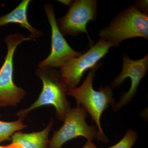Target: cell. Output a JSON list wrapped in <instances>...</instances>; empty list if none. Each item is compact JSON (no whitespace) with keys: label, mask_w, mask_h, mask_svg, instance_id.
I'll return each mask as SVG.
<instances>
[{"label":"cell","mask_w":148,"mask_h":148,"mask_svg":"<svg viewBox=\"0 0 148 148\" xmlns=\"http://www.w3.org/2000/svg\"><path fill=\"white\" fill-rule=\"evenodd\" d=\"M101 64L99 63L90 70L81 85L68 90L67 94L75 99L77 105L83 106L95 123L98 130L96 140L107 143L109 140L102 129L101 117L109 105L111 104L113 106L116 102L113 97V88L109 85L102 86L98 90L93 89V81L95 73Z\"/></svg>","instance_id":"6da1fadb"},{"label":"cell","mask_w":148,"mask_h":148,"mask_svg":"<svg viewBox=\"0 0 148 148\" xmlns=\"http://www.w3.org/2000/svg\"><path fill=\"white\" fill-rule=\"evenodd\" d=\"M36 73L42 81V90L32 106L17 113L18 119L24 121L33 110L42 106L51 105L55 108L57 118L64 121L66 114L72 108L66 97L67 89L62 81L60 73L52 68L43 67L39 68Z\"/></svg>","instance_id":"7a4b0ae2"},{"label":"cell","mask_w":148,"mask_h":148,"mask_svg":"<svg viewBox=\"0 0 148 148\" xmlns=\"http://www.w3.org/2000/svg\"><path fill=\"white\" fill-rule=\"evenodd\" d=\"M100 39L117 47L122 42L135 38L148 39V14L139 10L135 5L122 11L108 27L100 30Z\"/></svg>","instance_id":"3957f363"},{"label":"cell","mask_w":148,"mask_h":148,"mask_svg":"<svg viewBox=\"0 0 148 148\" xmlns=\"http://www.w3.org/2000/svg\"><path fill=\"white\" fill-rule=\"evenodd\" d=\"M20 34H11L5 38L8 51L0 69V108L16 106L24 98L26 91L13 81V57L16 47L21 42L30 40Z\"/></svg>","instance_id":"277c9868"},{"label":"cell","mask_w":148,"mask_h":148,"mask_svg":"<svg viewBox=\"0 0 148 148\" xmlns=\"http://www.w3.org/2000/svg\"><path fill=\"white\" fill-rule=\"evenodd\" d=\"M111 47H113L110 43L100 39L85 53L72 58L60 67L59 73L67 90L77 87L84 73L97 66Z\"/></svg>","instance_id":"5b68a950"},{"label":"cell","mask_w":148,"mask_h":148,"mask_svg":"<svg viewBox=\"0 0 148 148\" xmlns=\"http://www.w3.org/2000/svg\"><path fill=\"white\" fill-rule=\"evenodd\" d=\"M87 115V112L82 106L77 105L71 108L66 114L64 124L54 131L48 148H62L67 142L78 137H84L89 141L96 138L97 127L87 124L86 121Z\"/></svg>","instance_id":"8992f818"},{"label":"cell","mask_w":148,"mask_h":148,"mask_svg":"<svg viewBox=\"0 0 148 148\" xmlns=\"http://www.w3.org/2000/svg\"><path fill=\"white\" fill-rule=\"evenodd\" d=\"M97 16V1L76 0L72 2L66 15L57 21L63 35L77 36L85 33L91 45L93 41L89 37L86 28L88 23L94 21Z\"/></svg>","instance_id":"52a82bcc"},{"label":"cell","mask_w":148,"mask_h":148,"mask_svg":"<svg viewBox=\"0 0 148 148\" xmlns=\"http://www.w3.org/2000/svg\"><path fill=\"white\" fill-rule=\"evenodd\" d=\"M122 58L121 72L113 81L111 87L114 89L119 87L127 77L131 80V86L128 91L123 92L118 102L113 106L114 111H117L123 106L127 105L135 97L138 86L147 75L148 70V54L138 60H132L126 54L122 55Z\"/></svg>","instance_id":"ba28073f"},{"label":"cell","mask_w":148,"mask_h":148,"mask_svg":"<svg viewBox=\"0 0 148 148\" xmlns=\"http://www.w3.org/2000/svg\"><path fill=\"white\" fill-rule=\"evenodd\" d=\"M44 9L51 30V49L49 55L38 64L39 68H59L82 53L74 50L66 41L58 28L53 6L46 5Z\"/></svg>","instance_id":"9c48e42d"},{"label":"cell","mask_w":148,"mask_h":148,"mask_svg":"<svg viewBox=\"0 0 148 148\" xmlns=\"http://www.w3.org/2000/svg\"><path fill=\"white\" fill-rule=\"evenodd\" d=\"M31 1L30 0H23L11 12L0 16V27L10 23H15L29 31L30 35L28 37L31 40L41 36V32L32 27L28 20L27 11Z\"/></svg>","instance_id":"30bf717a"},{"label":"cell","mask_w":148,"mask_h":148,"mask_svg":"<svg viewBox=\"0 0 148 148\" xmlns=\"http://www.w3.org/2000/svg\"><path fill=\"white\" fill-rule=\"evenodd\" d=\"M53 124V121L51 119L42 131L30 133L15 132L11 138L12 143L19 144L22 148H48L49 135Z\"/></svg>","instance_id":"8fae6325"},{"label":"cell","mask_w":148,"mask_h":148,"mask_svg":"<svg viewBox=\"0 0 148 148\" xmlns=\"http://www.w3.org/2000/svg\"><path fill=\"white\" fill-rule=\"evenodd\" d=\"M23 121L20 119L11 122L0 120V144L11 140L12 137L15 132L26 128L27 125L24 124Z\"/></svg>","instance_id":"7c38bea8"},{"label":"cell","mask_w":148,"mask_h":148,"mask_svg":"<svg viewBox=\"0 0 148 148\" xmlns=\"http://www.w3.org/2000/svg\"><path fill=\"white\" fill-rule=\"evenodd\" d=\"M138 138L137 132L132 129H129L122 140L114 146L108 148H132Z\"/></svg>","instance_id":"4fadbf2b"},{"label":"cell","mask_w":148,"mask_h":148,"mask_svg":"<svg viewBox=\"0 0 148 148\" xmlns=\"http://www.w3.org/2000/svg\"><path fill=\"white\" fill-rule=\"evenodd\" d=\"M135 5L140 11L148 14V1H137Z\"/></svg>","instance_id":"5bb4252c"},{"label":"cell","mask_w":148,"mask_h":148,"mask_svg":"<svg viewBox=\"0 0 148 148\" xmlns=\"http://www.w3.org/2000/svg\"><path fill=\"white\" fill-rule=\"evenodd\" d=\"M82 148H98V147L95 145L92 141L87 140L86 143Z\"/></svg>","instance_id":"9a60e30c"},{"label":"cell","mask_w":148,"mask_h":148,"mask_svg":"<svg viewBox=\"0 0 148 148\" xmlns=\"http://www.w3.org/2000/svg\"><path fill=\"white\" fill-rule=\"evenodd\" d=\"M61 3H63L64 4L66 5H70L72 2L71 1H60Z\"/></svg>","instance_id":"2e32d148"},{"label":"cell","mask_w":148,"mask_h":148,"mask_svg":"<svg viewBox=\"0 0 148 148\" xmlns=\"http://www.w3.org/2000/svg\"><path fill=\"white\" fill-rule=\"evenodd\" d=\"M0 148H3V146H0Z\"/></svg>","instance_id":"e0dca14e"}]
</instances>
